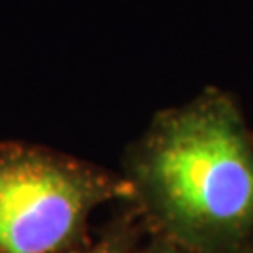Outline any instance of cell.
I'll return each instance as SVG.
<instances>
[{"mask_svg":"<svg viewBox=\"0 0 253 253\" xmlns=\"http://www.w3.org/2000/svg\"><path fill=\"white\" fill-rule=\"evenodd\" d=\"M127 167L133 199L162 238L195 253L253 244V135L227 94L205 92L162 113Z\"/></svg>","mask_w":253,"mask_h":253,"instance_id":"1","label":"cell"},{"mask_svg":"<svg viewBox=\"0 0 253 253\" xmlns=\"http://www.w3.org/2000/svg\"><path fill=\"white\" fill-rule=\"evenodd\" d=\"M115 199H133L127 178L53 154H2L0 253L62 252Z\"/></svg>","mask_w":253,"mask_h":253,"instance_id":"2","label":"cell"},{"mask_svg":"<svg viewBox=\"0 0 253 253\" xmlns=\"http://www.w3.org/2000/svg\"><path fill=\"white\" fill-rule=\"evenodd\" d=\"M58 253H124V246L117 240H107L92 248H83V250H72V252H58Z\"/></svg>","mask_w":253,"mask_h":253,"instance_id":"3","label":"cell"},{"mask_svg":"<svg viewBox=\"0 0 253 253\" xmlns=\"http://www.w3.org/2000/svg\"><path fill=\"white\" fill-rule=\"evenodd\" d=\"M145 253H195V252H190V250H186V248H182V246H176L169 242V240H165V238H160L158 242L154 246H150Z\"/></svg>","mask_w":253,"mask_h":253,"instance_id":"4","label":"cell"}]
</instances>
